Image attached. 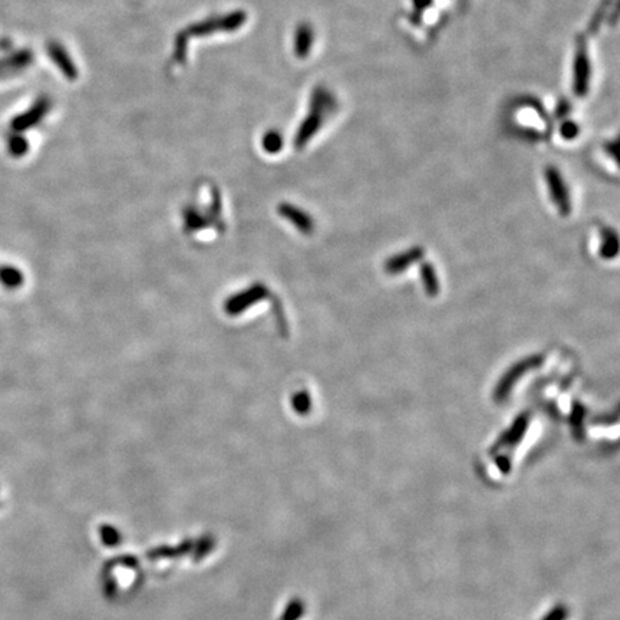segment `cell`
Listing matches in <instances>:
<instances>
[{"label": "cell", "instance_id": "6da1fadb", "mask_svg": "<svg viewBox=\"0 0 620 620\" xmlns=\"http://www.w3.org/2000/svg\"><path fill=\"white\" fill-rule=\"evenodd\" d=\"M247 20V15L244 11H236L226 15H215L208 19H204L201 22L193 23L179 32V35L174 39V52H172V62L177 65H183L187 58V49H189V40L191 37H203L210 36L217 32H234L240 29Z\"/></svg>", "mask_w": 620, "mask_h": 620}, {"label": "cell", "instance_id": "7a4b0ae2", "mask_svg": "<svg viewBox=\"0 0 620 620\" xmlns=\"http://www.w3.org/2000/svg\"><path fill=\"white\" fill-rule=\"evenodd\" d=\"M332 107V98L325 88H316L312 95V101H310V108L306 115V118L302 121L296 137H294V145L297 148H303L314 136L321 129L325 115L328 109Z\"/></svg>", "mask_w": 620, "mask_h": 620}, {"label": "cell", "instance_id": "3957f363", "mask_svg": "<svg viewBox=\"0 0 620 620\" xmlns=\"http://www.w3.org/2000/svg\"><path fill=\"white\" fill-rule=\"evenodd\" d=\"M540 364H542V358L539 355H535V357H528V358L520 361L518 364L513 365L503 375V378L500 379V382L496 386V391H494L496 401L501 403V401L507 400V398L511 393V391H513V386L515 385V382H518L520 378L523 375H525L528 371L537 368Z\"/></svg>", "mask_w": 620, "mask_h": 620}, {"label": "cell", "instance_id": "277c9868", "mask_svg": "<svg viewBox=\"0 0 620 620\" xmlns=\"http://www.w3.org/2000/svg\"><path fill=\"white\" fill-rule=\"evenodd\" d=\"M590 73H592V68L588 54V45L585 42H580L578 52H576L574 56V69H573V88L578 95L585 97L588 94Z\"/></svg>", "mask_w": 620, "mask_h": 620}, {"label": "cell", "instance_id": "5b68a950", "mask_svg": "<svg viewBox=\"0 0 620 620\" xmlns=\"http://www.w3.org/2000/svg\"><path fill=\"white\" fill-rule=\"evenodd\" d=\"M546 181H547V187L550 190L552 198H553L554 204L557 205L560 214L567 215L571 210L570 196H568V190L566 187L563 177L556 167L546 168Z\"/></svg>", "mask_w": 620, "mask_h": 620}, {"label": "cell", "instance_id": "8992f818", "mask_svg": "<svg viewBox=\"0 0 620 620\" xmlns=\"http://www.w3.org/2000/svg\"><path fill=\"white\" fill-rule=\"evenodd\" d=\"M51 107H52V102H51V100L48 97L39 98L35 102V105L28 112L22 114L20 117L13 119V122H12L13 129L23 131V129H29V128L37 125L43 118H45V115L49 112Z\"/></svg>", "mask_w": 620, "mask_h": 620}, {"label": "cell", "instance_id": "52a82bcc", "mask_svg": "<svg viewBox=\"0 0 620 620\" xmlns=\"http://www.w3.org/2000/svg\"><path fill=\"white\" fill-rule=\"evenodd\" d=\"M48 54L54 64L59 68V71L66 76L69 81H75L79 73L75 62L71 59V55L66 52V49L58 42H51L48 45Z\"/></svg>", "mask_w": 620, "mask_h": 620}, {"label": "cell", "instance_id": "ba28073f", "mask_svg": "<svg viewBox=\"0 0 620 620\" xmlns=\"http://www.w3.org/2000/svg\"><path fill=\"white\" fill-rule=\"evenodd\" d=\"M528 421H530V417L527 414H521L518 418H515L514 422L511 424V427L497 441V444L494 446V450L510 448V447L517 446L518 442L523 439V436L528 428Z\"/></svg>", "mask_w": 620, "mask_h": 620}, {"label": "cell", "instance_id": "9c48e42d", "mask_svg": "<svg viewBox=\"0 0 620 620\" xmlns=\"http://www.w3.org/2000/svg\"><path fill=\"white\" fill-rule=\"evenodd\" d=\"M422 256H424V250L421 247L410 249V250H407L404 253H400V254L391 257L389 260H386L385 270L388 273H392V275L404 272L405 269L410 268L411 264L419 261L422 258Z\"/></svg>", "mask_w": 620, "mask_h": 620}, {"label": "cell", "instance_id": "30bf717a", "mask_svg": "<svg viewBox=\"0 0 620 620\" xmlns=\"http://www.w3.org/2000/svg\"><path fill=\"white\" fill-rule=\"evenodd\" d=\"M314 40H315V33L312 26L307 23H300L296 28L293 37V49L296 56L304 59L310 54V51H312Z\"/></svg>", "mask_w": 620, "mask_h": 620}, {"label": "cell", "instance_id": "8fae6325", "mask_svg": "<svg viewBox=\"0 0 620 620\" xmlns=\"http://www.w3.org/2000/svg\"><path fill=\"white\" fill-rule=\"evenodd\" d=\"M419 273H421V279H422L425 292L429 296H436L439 293V280H438L435 269L432 268V264L428 261L422 263L421 268H419Z\"/></svg>", "mask_w": 620, "mask_h": 620}, {"label": "cell", "instance_id": "7c38bea8", "mask_svg": "<svg viewBox=\"0 0 620 620\" xmlns=\"http://www.w3.org/2000/svg\"><path fill=\"white\" fill-rule=\"evenodd\" d=\"M22 275L18 269L9 268V266H4L0 268V283H2L6 289H16L22 285Z\"/></svg>", "mask_w": 620, "mask_h": 620}, {"label": "cell", "instance_id": "4fadbf2b", "mask_svg": "<svg viewBox=\"0 0 620 620\" xmlns=\"http://www.w3.org/2000/svg\"><path fill=\"white\" fill-rule=\"evenodd\" d=\"M261 145L268 153H272V154L279 153L283 147V137L280 136V132H278L275 129L268 131L261 138Z\"/></svg>", "mask_w": 620, "mask_h": 620}, {"label": "cell", "instance_id": "5bb4252c", "mask_svg": "<svg viewBox=\"0 0 620 620\" xmlns=\"http://www.w3.org/2000/svg\"><path fill=\"white\" fill-rule=\"evenodd\" d=\"M283 211H285V214H286L289 218L293 220V223H294L296 226H299L303 232H312V227H314L312 220H310L304 213H302L300 210L292 208L290 205H289V207H285Z\"/></svg>", "mask_w": 620, "mask_h": 620}, {"label": "cell", "instance_id": "9a60e30c", "mask_svg": "<svg viewBox=\"0 0 620 620\" xmlns=\"http://www.w3.org/2000/svg\"><path fill=\"white\" fill-rule=\"evenodd\" d=\"M619 250V243H617V236L610 232V230H604L603 232V244H602V256L604 258H612L617 254Z\"/></svg>", "mask_w": 620, "mask_h": 620}, {"label": "cell", "instance_id": "2e32d148", "mask_svg": "<svg viewBox=\"0 0 620 620\" xmlns=\"http://www.w3.org/2000/svg\"><path fill=\"white\" fill-rule=\"evenodd\" d=\"M304 603L302 599H293L282 614L280 620H299L304 614Z\"/></svg>", "mask_w": 620, "mask_h": 620}, {"label": "cell", "instance_id": "e0dca14e", "mask_svg": "<svg viewBox=\"0 0 620 620\" xmlns=\"http://www.w3.org/2000/svg\"><path fill=\"white\" fill-rule=\"evenodd\" d=\"M100 535H101L102 543L109 546V547L118 546L121 543V533L117 528H114L111 525H102L100 528Z\"/></svg>", "mask_w": 620, "mask_h": 620}, {"label": "cell", "instance_id": "ac0fdd59", "mask_svg": "<svg viewBox=\"0 0 620 620\" xmlns=\"http://www.w3.org/2000/svg\"><path fill=\"white\" fill-rule=\"evenodd\" d=\"M9 151L15 157H22L28 153V143L23 137L15 136L9 138Z\"/></svg>", "mask_w": 620, "mask_h": 620}, {"label": "cell", "instance_id": "d6986e66", "mask_svg": "<svg viewBox=\"0 0 620 620\" xmlns=\"http://www.w3.org/2000/svg\"><path fill=\"white\" fill-rule=\"evenodd\" d=\"M567 617H568V607L566 604H557L543 617V620H566Z\"/></svg>", "mask_w": 620, "mask_h": 620}, {"label": "cell", "instance_id": "ffe728a7", "mask_svg": "<svg viewBox=\"0 0 620 620\" xmlns=\"http://www.w3.org/2000/svg\"><path fill=\"white\" fill-rule=\"evenodd\" d=\"M561 134L566 138H573L576 134H578V126H576L574 124H568L564 128H561Z\"/></svg>", "mask_w": 620, "mask_h": 620}]
</instances>
